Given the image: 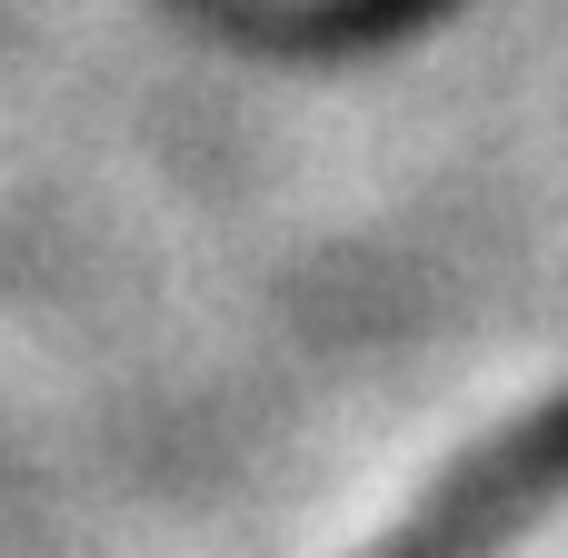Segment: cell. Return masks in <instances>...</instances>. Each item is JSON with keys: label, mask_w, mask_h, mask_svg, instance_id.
I'll list each match as a JSON object with an SVG mask.
<instances>
[{"label": "cell", "mask_w": 568, "mask_h": 558, "mask_svg": "<svg viewBox=\"0 0 568 558\" xmlns=\"http://www.w3.org/2000/svg\"><path fill=\"white\" fill-rule=\"evenodd\" d=\"M549 499H568V399L529 409L519 429H499L479 459H459L409 519L399 539L369 558H489L499 539H519Z\"/></svg>", "instance_id": "1"}]
</instances>
